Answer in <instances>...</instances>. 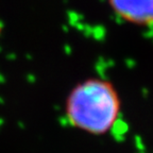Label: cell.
I'll list each match as a JSON object with an SVG mask.
<instances>
[{"mask_svg": "<svg viewBox=\"0 0 153 153\" xmlns=\"http://www.w3.org/2000/svg\"><path fill=\"white\" fill-rule=\"evenodd\" d=\"M66 111L74 127L93 134H102L117 119L119 97L106 80L87 79L69 94Z\"/></svg>", "mask_w": 153, "mask_h": 153, "instance_id": "1", "label": "cell"}, {"mask_svg": "<svg viewBox=\"0 0 153 153\" xmlns=\"http://www.w3.org/2000/svg\"><path fill=\"white\" fill-rule=\"evenodd\" d=\"M120 20L136 27H153V0H108Z\"/></svg>", "mask_w": 153, "mask_h": 153, "instance_id": "2", "label": "cell"}]
</instances>
